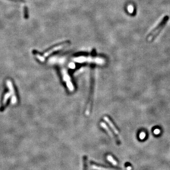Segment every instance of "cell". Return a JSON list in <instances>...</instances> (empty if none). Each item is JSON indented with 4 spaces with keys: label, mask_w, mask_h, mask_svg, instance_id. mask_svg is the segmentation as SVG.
<instances>
[{
    "label": "cell",
    "mask_w": 170,
    "mask_h": 170,
    "mask_svg": "<svg viewBox=\"0 0 170 170\" xmlns=\"http://www.w3.org/2000/svg\"><path fill=\"white\" fill-rule=\"evenodd\" d=\"M94 80L93 74L92 72V79H91V93L89 97V100L88 101L87 107L86 110V115H89L90 113L91 110V107H92V102H93V97L94 94Z\"/></svg>",
    "instance_id": "cell-1"
},
{
    "label": "cell",
    "mask_w": 170,
    "mask_h": 170,
    "mask_svg": "<svg viewBox=\"0 0 170 170\" xmlns=\"http://www.w3.org/2000/svg\"><path fill=\"white\" fill-rule=\"evenodd\" d=\"M167 20H168V18L166 17V18H165V19H164V20L162 21V22L160 23L158 28H156V29L153 31V32L151 34L150 36L148 37V41L151 40L153 39V38H154L155 37H156V36L157 35V34L163 28L164 26L166 23V22L167 21Z\"/></svg>",
    "instance_id": "cell-2"
},
{
    "label": "cell",
    "mask_w": 170,
    "mask_h": 170,
    "mask_svg": "<svg viewBox=\"0 0 170 170\" xmlns=\"http://www.w3.org/2000/svg\"><path fill=\"white\" fill-rule=\"evenodd\" d=\"M100 126H101V127L103 128L104 130H106V131L107 132V133H108L110 136H111L112 137H113V139H115V141L116 142L117 144L120 145V144H121V142L120 141V139H119V138H118V137L117 136H116L115 134H114L112 132V131L110 130V129L108 127L107 125L106 124H105V123H104V122H101L100 123Z\"/></svg>",
    "instance_id": "cell-3"
},
{
    "label": "cell",
    "mask_w": 170,
    "mask_h": 170,
    "mask_svg": "<svg viewBox=\"0 0 170 170\" xmlns=\"http://www.w3.org/2000/svg\"><path fill=\"white\" fill-rule=\"evenodd\" d=\"M62 73L63 76V79H64V81H65V82L67 83V85L69 89L70 90H72L74 89L73 86L71 82V80L68 73H67L66 71H62Z\"/></svg>",
    "instance_id": "cell-4"
},
{
    "label": "cell",
    "mask_w": 170,
    "mask_h": 170,
    "mask_svg": "<svg viewBox=\"0 0 170 170\" xmlns=\"http://www.w3.org/2000/svg\"><path fill=\"white\" fill-rule=\"evenodd\" d=\"M104 119L105 120V121L107 123L108 125L110 126V127L111 128V129L113 130L114 132L115 133L116 135H118L119 134V131L118 130V129L116 128V127L115 126V125H114L113 122L112 121L110 120V119H109L107 116H105L104 117Z\"/></svg>",
    "instance_id": "cell-5"
},
{
    "label": "cell",
    "mask_w": 170,
    "mask_h": 170,
    "mask_svg": "<svg viewBox=\"0 0 170 170\" xmlns=\"http://www.w3.org/2000/svg\"><path fill=\"white\" fill-rule=\"evenodd\" d=\"M83 170H88V157L84 156L83 157Z\"/></svg>",
    "instance_id": "cell-6"
},
{
    "label": "cell",
    "mask_w": 170,
    "mask_h": 170,
    "mask_svg": "<svg viewBox=\"0 0 170 170\" xmlns=\"http://www.w3.org/2000/svg\"><path fill=\"white\" fill-rule=\"evenodd\" d=\"M107 158L108 160L109 161L111 162L113 165H116L117 164V162H116V160L114 159L113 158V157L112 156H110V155L108 156L107 157Z\"/></svg>",
    "instance_id": "cell-7"
},
{
    "label": "cell",
    "mask_w": 170,
    "mask_h": 170,
    "mask_svg": "<svg viewBox=\"0 0 170 170\" xmlns=\"http://www.w3.org/2000/svg\"><path fill=\"white\" fill-rule=\"evenodd\" d=\"M128 10L130 13H133V11H134V8H133V6L131 5L129 6L128 7Z\"/></svg>",
    "instance_id": "cell-8"
}]
</instances>
